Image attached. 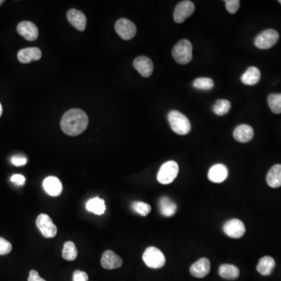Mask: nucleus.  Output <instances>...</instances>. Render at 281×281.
<instances>
[{"instance_id":"nucleus-13","label":"nucleus","mask_w":281,"mask_h":281,"mask_svg":"<svg viewBox=\"0 0 281 281\" xmlns=\"http://www.w3.org/2000/svg\"><path fill=\"white\" fill-rule=\"evenodd\" d=\"M43 188L46 193L53 197H57L62 193L63 185L59 178L50 176L43 181Z\"/></svg>"},{"instance_id":"nucleus-36","label":"nucleus","mask_w":281,"mask_h":281,"mask_svg":"<svg viewBox=\"0 0 281 281\" xmlns=\"http://www.w3.org/2000/svg\"><path fill=\"white\" fill-rule=\"evenodd\" d=\"M28 281H46V280L43 279L39 276L38 272L36 270H32L29 273V277H28Z\"/></svg>"},{"instance_id":"nucleus-33","label":"nucleus","mask_w":281,"mask_h":281,"mask_svg":"<svg viewBox=\"0 0 281 281\" xmlns=\"http://www.w3.org/2000/svg\"><path fill=\"white\" fill-rule=\"evenodd\" d=\"M88 276L84 272L81 270H76L74 271L73 274V281H88Z\"/></svg>"},{"instance_id":"nucleus-14","label":"nucleus","mask_w":281,"mask_h":281,"mask_svg":"<svg viewBox=\"0 0 281 281\" xmlns=\"http://www.w3.org/2000/svg\"><path fill=\"white\" fill-rule=\"evenodd\" d=\"M210 261L206 258H201L196 263L192 264L190 268V273L196 278H203L209 274L210 271Z\"/></svg>"},{"instance_id":"nucleus-21","label":"nucleus","mask_w":281,"mask_h":281,"mask_svg":"<svg viewBox=\"0 0 281 281\" xmlns=\"http://www.w3.org/2000/svg\"><path fill=\"white\" fill-rule=\"evenodd\" d=\"M266 182L269 187L277 188L281 186V164H277L268 172Z\"/></svg>"},{"instance_id":"nucleus-11","label":"nucleus","mask_w":281,"mask_h":281,"mask_svg":"<svg viewBox=\"0 0 281 281\" xmlns=\"http://www.w3.org/2000/svg\"><path fill=\"white\" fill-rule=\"evenodd\" d=\"M17 31L20 35L28 41H34L38 38V30L35 24L30 21L19 23Z\"/></svg>"},{"instance_id":"nucleus-6","label":"nucleus","mask_w":281,"mask_h":281,"mask_svg":"<svg viewBox=\"0 0 281 281\" xmlns=\"http://www.w3.org/2000/svg\"><path fill=\"white\" fill-rule=\"evenodd\" d=\"M279 33L274 29H267L261 32L255 38V45L260 50H269L279 40Z\"/></svg>"},{"instance_id":"nucleus-31","label":"nucleus","mask_w":281,"mask_h":281,"mask_svg":"<svg viewBox=\"0 0 281 281\" xmlns=\"http://www.w3.org/2000/svg\"><path fill=\"white\" fill-rule=\"evenodd\" d=\"M12 251V245L10 241L0 237V255H7Z\"/></svg>"},{"instance_id":"nucleus-9","label":"nucleus","mask_w":281,"mask_h":281,"mask_svg":"<svg viewBox=\"0 0 281 281\" xmlns=\"http://www.w3.org/2000/svg\"><path fill=\"white\" fill-rule=\"evenodd\" d=\"M223 232L232 238H240L246 233V226L238 219H230L223 224Z\"/></svg>"},{"instance_id":"nucleus-15","label":"nucleus","mask_w":281,"mask_h":281,"mask_svg":"<svg viewBox=\"0 0 281 281\" xmlns=\"http://www.w3.org/2000/svg\"><path fill=\"white\" fill-rule=\"evenodd\" d=\"M134 66L144 78L151 76L153 72L152 60L146 56H138L134 60Z\"/></svg>"},{"instance_id":"nucleus-2","label":"nucleus","mask_w":281,"mask_h":281,"mask_svg":"<svg viewBox=\"0 0 281 281\" xmlns=\"http://www.w3.org/2000/svg\"><path fill=\"white\" fill-rule=\"evenodd\" d=\"M168 120L172 130L179 135L188 134L192 128L188 118L178 110H172L169 113Z\"/></svg>"},{"instance_id":"nucleus-16","label":"nucleus","mask_w":281,"mask_h":281,"mask_svg":"<svg viewBox=\"0 0 281 281\" xmlns=\"http://www.w3.org/2000/svg\"><path fill=\"white\" fill-rule=\"evenodd\" d=\"M228 176V170L223 164H215L213 165L208 173V178L214 183H222Z\"/></svg>"},{"instance_id":"nucleus-17","label":"nucleus","mask_w":281,"mask_h":281,"mask_svg":"<svg viewBox=\"0 0 281 281\" xmlns=\"http://www.w3.org/2000/svg\"><path fill=\"white\" fill-rule=\"evenodd\" d=\"M42 57V51L36 47L23 49L17 53L18 60L22 64H28L39 60Z\"/></svg>"},{"instance_id":"nucleus-18","label":"nucleus","mask_w":281,"mask_h":281,"mask_svg":"<svg viewBox=\"0 0 281 281\" xmlns=\"http://www.w3.org/2000/svg\"><path fill=\"white\" fill-rule=\"evenodd\" d=\"M66 17L70 24L78 31L82 32L85 29L87 19H86L85 15L82 11L75 10V9H71L68 11Z\"/></svg>"},{"instance_id":"nucleus-8","label":"nucleus","mask_w":281,"mask_h":281,"mask_svg":"<svg viewBox=\"0 0 281 281\" xmlns=\"http://www.w3.org/2000/svg\"><path fill=\"white\" fill-rule=\"evenodd\" d=\"M115 30L122 39L130 40L135 36L137 28L135 24L131 20L126 18H122L116 21Z\"/></svg>"},{"instance_id":"nucleus-7","label":"nucleus","mask_w":281,"mask_h":281,"mask_svg":"<svg viewBox=\"0 0 281 281\" xmlns=\"http://www.w3.org/2000/svg\"><path fill=\"white\" fill-rule=\"evenodd\" d=\"M36 225L40 231L42 235L47 238H52L57 233V228L54 224L52 219L47 214H40L36 219Z\"/></svg>"},{"instance_id":"nucleus-5","label":"nucleus","mask_w":281,"mask_h":281,"mask_svg":"<svg viewBox=\"0 0 281 281\" xmlns=\"http://www.w3.org/2000/svg\"><path fill=\"white\" fill-rule=\"evenodd\" d=\"M179 166L175 161H168L162 165L157 174L158 182L162 184H169L177 178Z\"/></svg>"},{"instance_id":"nucleus-37","label":"nucleus","mask_w":281,"mask_h":281,"mask_svg":"<svg viewBox=\"0 0 281 281\" xmlns=\"http://www.w3.org/2000/svg\"><path fill=\"white\" fill-rule=\"evenodd\" d=\"M2 105H1V103H0V116H2Z\"/></svg>"},{"instance_id":"nucleus-10","label":"nucleus","mask_w":281,"mask_h":281,"mask_svg":"<svg viewBox=\"0 0 281 281\" xmlns=\"http://www.w3.org/2000/svg\"><path fill=\"white\" fill-rule=\"evenodd\" d=\"M196 6L192 1L186 0L179 2L174 12V19L175 22L183 23L187 18L190 17L195 12Z\"/></svg>"},{"instance_id":"nucleus-1","label":"nucleus","mask_w":281,"mask_h":281,"mask_svg":"<svg viewBox=\"0 0 281 281\" xmlns=\"http://www.w3.org/2000/svg\"><path fill=\"white\" fill-rule=\"evenodd\" d=\"M88 117L83 110L71 109L63 116L60 127L63 132L69 136H78L88 128Z\"/></svg>"},{"instance_id":"nucleus-19","label":"nucleus","mask_w":281,"mask_h":281,"mask_svg":"<svg viewBox=\"0 0 281 281\" xmlns=\"http://www.w3.org/2000/svg\"><path fill=\"white\" fill-rule=\"evenodd\" d=\"M254 130L248 124H241L234 130L233 137L237 142L246 143L253 138Z\"/></svg>"},{"instance_id":"nucleus-25","label":"nucleus","mask_w":281,"mask_h":281,"mask_svg":"<svg viewBox=\"0 0 281 281\" xmlns=\"http://www.w3.org/2000/svg\"><path fill=\"white\" fill-rule=\"evenodd\" d=\"M219 274L224 279L235 280L239 277L240 270L234 265L223 264L219 266Z\"/></svg>"},{"instance_id":"nucleus-28","label":"nucleus","mask_w":281,"mask_h":281,"mask_svg":"<svg viewBox=\"0 0 281 281\" xmlns=\"http://www.w3.org/2000/svg\"><path fill=\"white\" fill-rule=\"evenodd\" d=\"M231 108V104L227 99H219L214 106V112L218 116H223L228 114Z\"/></svg>"},{"instance_id":"nucleus-22","label":"nucleus","mask_w":281,"mask_h":281,"mask_svg":"<svg viewBox=\"0 0 281 281\" xmlns=\"http://www.w3.org/2000/svg\"><path fill=\"white\" fill-rule=\"evenodd\" d=\"M275 265V260L273 259V258L270 256H264L259 260L256 269L262 275L269 276L273 271Z\"/></svg>"},{"instance_id":"nucleus-3","label":"nucleus","mask_w":281,"mask_h":281,"mask_svg":"<svg viewBox=\"0 0 281 281\" xmlns=\"http://www.w3.org/2000/svg\"><path fill=\"white\" fill-rule=\"evenodd\" d=\"M192 50L193 47L190 41L182 39L174 46L172 50V55L176 62L184 65L192 61Z\"/></svg>"},{"instance_id":"nucleus-39","label":"nucleus","mask_w":281,"mask_h":281,"mask_svg":"<svg viewBox=\"0 0 281 281\" xmlns=\"http://www.w3.org/2000/svg\"><path fill=\"white\" fill-rule=\"evenodd\" d=\"M278 2H279L280 3H281V0H279V1H278Z\"/></svg>"},{"instance_id":"nucleus-23","label":"nucleus","mask_w":281,"mask_h":281,"mask_svg":"<svg viewBox=\"0 0 281 281\" xmlns=\"http://www.w3.org/2000/svg\"><path fill=\"white\" fill-rule=\"evenodd\" d=\"M160 210L162 215L170 217L176 214L177 205L170 198L163 197L160 200Z\"/></svg>"},{"instance_id":"nucleus-27","label":"nucleus","mask_w":281,"mask_h":281,"mask_svg":"<svg viewBox=\"0 0 281 281\" xmlns=\"http://www.w3.org/2000/svg\"><path fill=\"white\" fill-rule=\"evenodd\" d=\"M268 105L273 114H281V93L270 94L268 97Z\"/></svg>"},{"instance_id":"nucleus-34","label":"nucleus","mask_w":281,"mask_h":281,"mask_svg":"<svg viewBox=\"0 0 281 281\" xmlns=\"http://www.w3.org/2000/svg\"><path fill=\"white\" fill-rule=\"evenodd\" d=\"M27 158L22 156H14L11 158V163L16 166H21L27 164Z\"/></svg>"},{"instance_id":"nucleus-38","label":"nucleus","mask_w":281,"mask_h":281,"mask_svg":"<svg viewBox=\"0 0 281 281\" xmlns=\"http://www.w3.org/2000/svg\"><path fill=\"white\" fill-rule=\"evenodd\" d=\"M3 2H4V1H3V0H0V6H1V5H2V3H3Z\"/></svg>"},{"instance_id":"nucleus-29","label":"nucleus","mask_w":281,"mask_h":281,"mask_svg":"<svg viewBox=\"0 0 281 281\" xmlns=\"http://www.w3.org/2000/svg\"><path fill=\"white\" fill-rule=\"evenodd\" d=\"M193 86L196 89L209 91L214 88V82L210 78H198L194 82Z\"/></svg>"},{"instance_id":"nucleus-26","label":"nucleus","mask_w":281,"mask_h":281,"mask_svg":"<svg viewBox=\"0 0 281 281\" xmlns=\"http://www.w3.org/2000/svg\"><path fill=\"white\" fill-rule=\"evenodd\" d=\"M63 258L66 261H74L78 256V249L76 246L72 241H66L64 244L62 252Z\"/></svg>"},{"instance_id":"nucleus-35","label":"nucleus","mask_w":281,"mask_h":281,"mask_svg":"<svg viewBox=\"0 0 281 281\" xmlns=\"http://www.w3.org/2000/svg\"><path fill=\"white\" fill-rule=\"evenodd\" d=\"M10 181H11L13 183L17 184V185L22 186L25 183L26 179H25L24 176L21 175V174H14V175H13L11 178H10Z\"/></svg>"},{"instance_id":"nucleus-30","label":"nucleus","mask_w":281,"mask_h":281,"mask_svg":"<svg viewBox=\"0 0 281 281\" xmlns=\"http://www.w3.org/2000/svg\"><path fill=\"white\" fill-rule=\"evenodd\" d=\"M132 209L134 212L142 216H146L148 214H149L152 208L149 204L143 202V201H134L132 205Z\"/></svg>"},{"instance_id":"nucleus-32","label":"nucleus","mask_w":281,"mask_h":281,"mask_svg":"<svg viewBox=\"0 0 281 281\" xmlns=\"http://www.w3.org/2000/svg\"><path fill=\"white\" fill-rule=\"evenodd\" d=\"M226 8L231 14H235L240 7L239 0H226Z\"/></svg>"},{"instance_id":"nucleus-24","label":"nucleus","mask_w":281,"mask_h":281,"mask_svg":"<svg viewBox=\"0 0 281 281\" xmlns=\"http://www.w3.org/2000/svg\"><path fill=\"white\" fill-rule=\"evenodd\" d=\"M86 209L96 215H102L106 211V204L103 199L99 198H93L87 201Z\"/></svg>"},{"instance_id":"nucleus-4","label":"nucleus","mask_w":281,"mask_h":281,"mask_svg":"<svg viewBox=\"0 0 281 281\" xmlns=\"http://www.w3.org/2000/svg\"><path fill=\"white\" fill-rule=\"evenodd\" d=\"M142 259L148 267L152 269H160L165 264V255L156 247L147 248L142 255Z\"/></svg>"},{"instance_id":"nucleus-20","label":"nucleus","mask_w":281,"mask_h":281,"mask_svg":"<svg viewBox=\"0 0 281 281\" xmlns=\"http://www.w3.org/2000/svg\"><path fill=\"white\" fill-rule=\"evenodd\" d=\"M261 78V72L259 68L250 66L241 76V82L246 85H255Z\"/></svg>"},{"instance_id":"nucleus-12","label":"nucleus","mask_w":281,"mask_h":281,"mask_svg":"<svg viewBox=\"0 0 281 281\" xmlns=\"http://www.w3.org/2000/svg\"><path fill=\"white\" fill-rule=\"evenodd\" d=\"M101 265L106 269H118L123 265V259L114 251L107 250L102 255Z\"/></svg>"}]
</instances>
